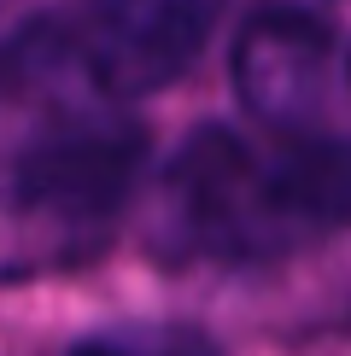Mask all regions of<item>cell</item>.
I'll list each match as a JSON object with an SVG mask.
<instances>
[{"instance_id":"obj_1","label":"cell","mask_w":351,"mask_h":356,"mask_svg":"<svg viewBox=\"0 0 351 356\" xmlns=\"http://www.w3.org/2000/svg\"><path fill=\"white\" fill-rule=\"evenodd\" d=\"M351 222V146L316 129H194L158 175L153 240L199 263H275Z\"/></svg>"},{"instance_id":"obj_2","label":"cell","mask_w":351,"mask_h":356,"mask_svg":"<svg viewBox=\"0 0 351 356\" xmlns=\"http://www.w3.org/2000/svg\"><path fill=\"white\" fill-rule=\"evenodd\" d=\"M141 170V135L65 129L0 164V280L88 263L111 240Z\"/></svg>"},{"instance_id":"obj_3","label":"cell","mask_w":351,"mask_h":356,"mask_svg":"<svg viewBox=\"0 0 351 356\" xmlns=\"http://www.w3.org/2000/svg\"><path fill=\"white\" fill-rule=\"evenodd\" d=\"M223 0H82L18 41L24 82H70L100 99L158 94L205 53Z\"/></svg>"},{"instance_id":"obj_4","label":"cell","mask_w":351,"mask_h":356,"mask_svg":"<svg viewBox=\"0 0 351 356\" xmlns=\"http://www.w3.org/2000/svg\"><path fill=\"white\" fill-rule=\"evenodd\" d=\"M334 70H340L334 29L322 18L281 12V6H263L240 29L234 58H228L240 106L263 129H287V135H299V129L316 123V111L334 94Z\"/></svg>"},{"instance_id":"obj_5","label":"cell","mask_w":351,"mask_h":356,"mask_svg":"<svg viewBox=\"0 0 351 356\" xmlns=\"http://www.w3.org/2000/svg\"><path fill=\"white\" fill-rule=\"evenodd\" d=\"M65 356H223V345L194 321H111L70 339Z\"/></svg>"},{"instance_id":"obj_6","label":"cell","mask_w":351,"mask_h":356,"mask_svg":"<svg viewBox=\"0 0 351 356\" xmlns=\"http://www.w3.org/2000/svg\"><path fill=\"white\" fill-rule=\"evenodd\" d=\"M270 6H281V12H304V18H322V24H328L340 6H351V0H270Z\"/></svg>"}]
</instances>
